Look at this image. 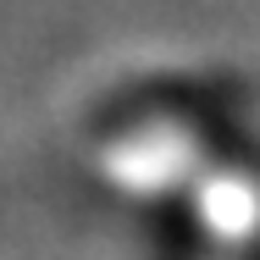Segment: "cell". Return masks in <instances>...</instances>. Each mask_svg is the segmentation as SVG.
<instances>
[{
  "label": "cell",
  "instance_id": "cell-1",
  "mask_svg": "<svg viewBox=\"0 0 260 260\" xmlns=\"http://www.w3.org/2000/svg\"><path fill=\"white\" fill-rule=\"evenodd\" d=\"M200 233L221 249H249L260 238V183L255 177H216L200 188V210H194Z\"/></svg>",
  "mask_w": 260,
  "mask_h": 260
}]
</instances>
